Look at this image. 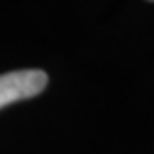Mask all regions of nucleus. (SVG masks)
I'll return each mask as SVG.
<instances>
[{"mask_svg": "<svg viewBox=\"0 0 154 154\" xmlns=\"http://www.w3.org/2000/svg\"><path fill=\"white\" fill-rule=\"evenodd\" d=\"M46 84L48 76L44 70H14L0 74V110L18 100L38 96Z\"/></svg>", "mask_w": 154, "mask_h": 154, "instance_id": "f257e3e1", "label": "nucleus"}]
</instances>
